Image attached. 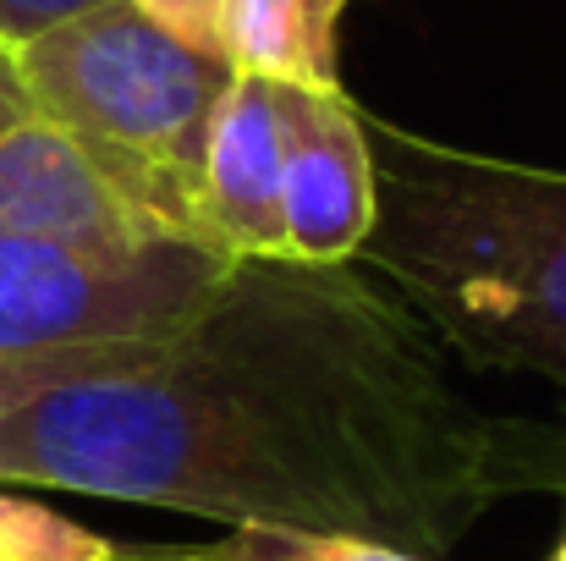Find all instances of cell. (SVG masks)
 I'll list each match as a JSON object with an SVG mask.
<instances>
[{
	"label": "cell",
	"instance_id": "cell-1",
	"mask_svg": "<svg viewBox=\"0 0 566 561\" xmlns=\"http://www.w3.org/2000/svg\"><path fill=\"white\" fill-rule=\"evenodd\" d=\"M379 270L237 259L188 331L0 359V485L364 534L440 561L566 485V435L473 407Z\"/></svg>",
	"mask_w": 566,
	"mask_h": 561
},
{
	"label": "cell",
	"instance_id": "cell-2",
	"mask_svg": "<svg viewBox=\"0 0 566 561\" xmlns=\"http://www.w3.org/2000/svg\"><path fill=\"white\" fill-rule=\"evenodd\" d=\"M375 231L364 259L434 331L566 320V177L369 127Z\"/></svg>",
	"mask_w": 566,
	"mask_h": 561
},
{
	"label": "cell",
	"instance_id": "cell-3",
	"mask_svg": "<svg viewBox=\"0 0 566 561\" xmlns=\"http://www.w3.org/2000/svg\"><path fill=\"white\" fill-rule=\"evenodd\" d=\"M11 61L28 111L55 122L160 237L209 242L203 149L237 77L226 55L182 44L133 0H105L17 44Z\"/></svg>",
	"mask_w": 566,
	"mask_h": 561
},
{
	"label": "cell",
	"instance_id": "cell-4",
	"mask_svg": "<svg viewBox=\"0 0 566 561\" xmlns=\"http://www.w3.org/2000/svg\"><path fill=\"white\" fill-rule=\"evenodd\" d=\"M237 259L209 242L66 248L0 231V359L127 347L188 331Z\"/></svg>",
	"mask_w": 566,
	"mask_h": 561
},
{
	"label": "cell",
	"instance_id": "cell-5",
	"mask_svg": "<svg viewBox=\"0 0 566 561\" xmlns=\"http://www.w3.org/2000/svg\"><path fill=\"white\" fill-rule=\"evenodd\" d=\"M281 116V237L297 264L364 259L375 231V149L353 100L314 83H275Z\"/></svg>",
	"mask_w": 566,
	"mask_h": 561
},
{
	"label": "cell",
	"instance_id": "cell-6",
	"mask_svg": "<svg viewBox=\"0 0 566 561\" xmlns=\"http://www.w3.org/2000/svg\"><path fill=\"white\" fill-rule=\"evenodd\" d=\"M0 231L66 248H144L166 242L111 177L44 116L0 133ZM177 242V237H171Z\"/></svg>",
	"mask_w": 566,
	"mask_h": 561
},
{
	"label": "cell",
	"instance_id": "cell-7",
	"mask_svg": "<svg viewBox=\"0 0 566 561\" xmlns=\"http://www.w3.org/2000/svg\"><path fill=\"white\" fill-rule=\"evenodd\" d=\"M203 237L226 259H286L275 83L237 72L203 149Z\"/></svg>",
	"mask_w": 566,
	"mask_h": 561
},
{
	"label": "cell",
	"instance_id": "cell-8",
	"mask_svg": "<svg viewBox=\"0 0 566 561\" xmlns=\"http://www.w3.org/2000/svg\"><path fill=\"white\" fill-rule=\"evenodd\" d=\"M220 55L231 72L270 83H314L336 89V28L314 17L308 0H226Z\"/></svg>",
	"mask_w": 566,
	"mask_h": 561
},
{
	"label": "cell",
	"instance_id": "cell-9",
	"mask_svg": "<svg viewBox=\"0 0 566 561\" xmlns=\"http://www.w3.org/2000/svg\"><path fill=\"white\" fill-rule=\"evenodd\" d=\"M122 557L138 561H429L401 546L364 534H325V529H286V523H237L209 546H144Z\"/></svg>",
	"mask_w": 566,
	"mask_h": 561
},
{
	"label": "cell",
	"instance_id": "cell-10",
	"mask_svg": "<svg viewBox=\"0 0 566 561\" xmlns=\"http://www.w3.org/2000/svg\"><path fill=\"white\" fill-rule=\"evenodd\" d=\"M440 336L479 370H528L566 391V320H501V325H462Z\"/></svg>",
	"mask_w": 566,
	"mask_h": 561
},
{
	"label": "cell",
	"instance_id": "cell-11",
	"mask_svg": "<svg viewBox=\"0 0 566 561\" xmlns=\"http://www.w3.org/2000/svg\"><path fill=\"white\" fill-rule=\"evenodd\" d=\"M0 561H122V546L17 496H0Z\"/></svg>",
	"mask_w": 566,
	"mask_h": 561
},
{
	"label": "cell",
	"instance_id": "cell-12",
	"mask_svg": "<svg viewBox=\"0 0 566 561\" xmlns=\"http://www.w3.org/2000/svg\"><path fill=\"white\" fill-rule=\"evenodd\" d=\"M149 22H160L166 33H177L192 50H209L220 55V17H226V0H133Z\"/></svg>",
	"mask_w": 566,
	"mask_h": 561
},
{
	"label": "cell",
	"instance_id": "cell-13",
	"mask_svg": "<svg viewBox=\"0 0 566 561\" xmlns=\"http://www.w3.org/2000/svg\"><path fill=\"white\" fill-rule=\"evenodd\" d=\"M94 6H105V0H0V44L6 50L33 44L39 33L72 22V17H83Z\"/></svg>",
	"mask_w": 566,
	"mask_h": 561
},
{
	"label": "cell",
	"instance_id": "cell-14",
	"mask_svg": "<svg viewBox=\"0 0 566 561\" xmlns=\"http://www.w3.org/2000/svg\"><path fill=\"white\" fill-rule=\"evenodd\" d=\"M22 116H33V111H28V94H22L17 61H11V50L0 44V133H6L11 122H22Z\"/></svg>",
	"mask_w": 566,
	"mask_h": 561
},
{
	"label": "cell",
	"instance_id": "cell-15",
	"mask_svg": "<svg viewBox=\"0 0 566 561\" xmlns=\"http://www.w3.org/2000/svg\"><path fill=\"white\" fill-rule=\"evenodd\" d=\"M308 6H314V17H319L325 28H336V22H342V11H347V0H308Z\"/></svg>",
	"mask_w": 566,
	"mask_h": 561
},
{
	"label": "cell",
	"instance_id": "cell-16",
	"mask_svg": "<svg viewBox=\"0 0 566 561\" xmlns=\"http://www.w3.org/2000/svg\"><path fill=\"white\" fill-rule=\"evenodd\" d=\"M551 561H566V540H562V546H556V557H551Z\"/></svg>",
	"mask_w": 566,
	"mask_h": 561
}]
</instances>
